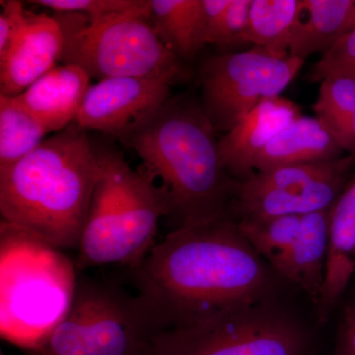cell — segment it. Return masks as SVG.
Listing matches in <instances>:
<instances>
[{
	"label": "cell",
	"instance_id": "484cf974",
	"mask_svg": "<svg viewBox=\"0 0 355 355\" xmlns=\"http://www.w3.org/2000/svg\"><path fill=\"white\" fill-rule=\"evenodd\" d=\"M30 3L46 7L55 13H79L97 18L144 8L149 0H33Z\"/></svg>",
	"mask_w": 355,
	"mask_h": 355
},
{
	"label": "cell",
	"instance_id": "7402d4cb",
	"mask_svg": "<svg viewBox=\"0 0 355 355\" xmlns=\"http://www.w3.org/2000/svg\"><path fill=\"white\" fill-rule=\"evenodd\" d=\"M48 133L17 98L0 95V167L31 153Z\"/></svg>",
	"mask_w": 355,
	"mask_h": 355
},
{
	"label": "cell",
	"instance_id": "8fae6325",
	"mask_svg": "<svg viewBox=\"0 0 355 355\" xmlns=\"http://www.w3.org/2000/svg\"><path fill=\"white\" fill-rule=\"evenodd\" d=\"M170 99L171 85L157 79H103L89 88L76 123L121 140Z\"/></svg>",
	"mask_w": 355,
	"mask_h": 355
},
{
	"label": "cell",
	"instance_id": "e0dca14e",
	"mask_svg": "<svg viewBox=\"0 0 355 355\" xmlns=\"http://www.w3.org/2000/svg\"><path fill=\"white\" fill-rule=\"evenodd\" d=\"M347 155L335 135L317 116H300L284 128L253 163L254 172L284 166L327 162Z\"/></svg>",
	"mask_w": 355,
	"mask_h": 355
},
{
	"label": "cell",
	"instance_id": "30bf717a",
	"mask_svg": "<svg viewBox=\"0 0 355 355\" xmlns=\"http://www.w3.org/2000/svg\"><path fill=\"white\" fill-rule=\"evenodd\" d=\"M355 169L354 156L256 172L239 182L232 205L237 219L303 216L331 209Z\"/></svg>",
	"mask_w": 355,
	"mask_h": 355
},
{
	"label": "cell",
	"instance_id": "277c9868",
	"mask_svg": "<svg viewBox=\"0 0 355 355\" xmlns=\"http://www.w3.org/2000/svg\"><path fill=\"white\" fill-rule=\"evenodd\" d=\"M100 172L74 263L77 272L121 265L135 270L154 247L159 220L174 211L165 187L137 171L118 149L95 146Z\"/></svg>",
	"mask_w": 355,
	"mask_h": 355
},
{
	"label": "cell",
	"instance_id": "44dd1931",
	"mask_svg": "<svg viewBox=\"0 0 355 355\" xmlns=\"http://www.w3.org/2000/svg\"><path fill=\"white\" fill-rule=\"evenodd\" d=\"M313 109L317 118L335 135L345 153L355 157V79H324Z\"/></svg>",
	"mask_w": 355,
	"mask_h": 355
},
{
	"label": "cell",
	"instance_id": "d4e9b609",
	"mask_svg": "<svg viewBox=\"0 0 355 355\" xmlns=\"http://www.w3.org/2000/svg\"><path fill=\"white\" fill-rule=\"evenodd\" d=\"M252 0H231L210 33L209 44L221 49H233L247 44L246 33L249 24Z\"/></svg>",
	"mask_w": 355,
	"mask_h": 355
},
{
	"label": "cell",
	"instance_id": "83f0119b",
	"mask_svg": "<svg viewBox=\"0 0 355 355\" xmlns=\"http://www.w3.org/2000/svg\"><path fill=\"white\" fill-rule=\"evenodd\" d=\"M334 355H355V308L352 305L343 311Z\"/></svg>",
	"mask_w": 355,
	"mask_h": 355
},
{
	"label": "cell",
	"instance_id": "2e32d148",
	"mask_svg": "<svg viewBox=\"0 0 355 355\" xmlns=\"http://www.w3.org/2000/svg\"><path fill=\"white\" fill-rule=\"evenodd\" d=\"M330 212L306 214L288 250L270 263L279 277L307 294L315 306L323 289L330 239Z\"/></svg>",
	"mask_w": 355,
	"mask_h": 355
},
{
	"label": "cell",
	"instance_id": "ac0fdd59",
	"mask_svg": "<svg viewBox=\"0 0 355 355\" xmlns=\"http://www.w3.org/2000/svg\"><path fill=\"white\" fill-rule=\"evenodd\" d=\"M354 30V0H299L289 55L305 62L312 55H324Z\"/></svg>",
	"mask_w": 355,
	"mask_h": 355
},
{
	"label": "cell",
	"instance_id": "d6986e66",
	"mask_svg": "<svg viewBox=\"0 0 355 355\" xmlns=\"http://www.w3.org/2000/svg\"><path fill=\"white\" fill-rule=\"evenodd\" d=\"M161 41L183 62L207 44L200 0H150V18Z\"/></svg>",
	"mask_w": 355,
	"mask_h": 355
},
{
	"label": "cell",
	"instance_id": "4fadbf2b",
	"mask_svg": "<svg viewBox=\"0 0 355 355\" xmlns=\"http://www.w3.org/2000/svg\"><path fill=\"white\" fill-rule=\"evenodd\" d=\"M300 107L286 98H268L218 139L222 166L236 181L254 174V159L272 140L302 116Z\"/></svg>",
	"mask_w": 355,
	"mask_h": 355
},
{
	"label": "cell",
	"instance_id": "3957f363",
	"mask_svg": "<svg viewBox=\"0 0 355 355\" xmlns=\"http://www.w3.org/2000/svg\"><path fill=\"white\" fill-rule=\"evenodd\" d=\"M121 141L137 153L147 173L163 182L180 226L232 214L239 182L222 166L216 130L202 105L171 98Z\"/></svg>",
	"mask_w": 355,
	"mask_h": 355
},
{
	"label": "cell",
	"instance_id": "9c48e42d",
	"mask_svg": "<svg viewBox=\"0 0 355 355\" xmlns=\"http://www.w3.org/2000/svg\"><path fill=\"white\" fill-rule=\"evenodd\" d=\"M303 64L257 46L207 58L200 69L202 106L216 132H228L261 102L282 95Z\"/></svg>",
	"mask_w": 355,
	"mask_h": 355
},
{
	"label": "cell",
	"instance_id": "7a4b0ae2",
	"mask_svg": "<svg viewBox=\"0 0 355 355\" xmlns=\"http://www.w3.org/2000/svg\"><path fill=\"white\" fill-rule=\"evenodd\" d=\"M99 172L95 146L74 121L0 167L1 220L64 251L77 250Z\"/></svg>",
	"mask_w": 355,
	"mask_h": 355
},
{
	"label": "cell",
	"instance_id": "8992f818",
	"mask_svg": "<svg viewBox=\"0 0 355 355\" xmlns=\"http://www.w3.org/2000/svg\"><path fill=\"white\" fill-rule=\"evenodd\" d=\"M62 33V64L84 70L97 81L119 77L157 79L173 85L190 77L184 62L159 38L144 8L104 17L55 13Z\"/></svg>",
	"mask_w": 355,
	"mask_h": 355
},
{
	"label": "cell",
	"instance_id": "603a6c76",
	"mask_svg": "<svg viewBox=\"0 0 355 355\" xmlns=\"http://www.w3.org/2000/svg\"><path fill=\"white\" fill-rule=\"evenodd\" d=\"M301 219L302 216H284L265 219H237V222L245 239L270 265L286 253L295 240Z\"/></svg>",
	"mask_w": 355,
	"mask_h": 355
},
{
	"label": "cell",
	"instance_id": "cb8c5ba5",
	"mask_svg": "<svg viewBox=\"0 0 355 355\" xmlns=\"http://www.w3.org/2000/svg\"><path fill=\"white\" fill-rule=\"evenodd\" d=\"M329 77H349L355 79V30L338 40L311 67L307 76L310 83H321Z\"/></svg>",
	"mask_w": 355,
	"mask_h": 355
},
{
	"label": "cell",
	"instance_id": "f1b7e54d",
	"mask_svg": "<svg viewBox=\"0 0 355 355\" xmlns=\"http://www.w3.org/2000/svg\"><path fill=\"white\" fill-rule=\"evenodd\" d=\"M350 304H352V306H354V307H355V298L354 299V300H352V302L350 303Z\"/></svg>",
	"mask_w": 355,
	"mask_h": 355
},
{
	"label": "cell",
	"instance_id": "ba28073f",
	"mask_svg": "<svg viewBox=\"0 0 355 355\" xmlns=\"http://www.w3.org/2000/svg\"><path fill=\"white\" fill-rule=\"evenodd\" d=\"M313 338L277 300L167 329L141 355H312Z\"/></svg>",
	"mask_w": 355,
	"mask_h": 355
},
{
	"label": "cell",
	"instance_id": "4316f807",
	"mask_svg": "<svg viewBox=\"0 0 355 355\" xmlns=\"http://www.w3.org/2000/svg\"><path fill=\"white\" fill-rule=\"evenodd\" d=\"M0 13V55L6 53L24 24L26 9L22 2L1 1Z\"/></svg>",
	"mask_w": 355,
	"mask_h": 355
},
{
	"label": "cell",
	"instance_id": "52a82bcc",
	"mask_svg": "<svg viewBox=\"0 0 355 355\" xmlns=\"http://www.w3.org/2000/svg\"><path fill=\"white\" fill-rule=\"evenodd\" d=\"M160 331L139 294H130L113 282L78 272L69 310L34 354L141 355Z\"/></svg>",
	"mask_w": 355,
	"mask_h": 355
},
{
	"label": "cell",
	"instance_id": "5bb4252c",
	"mask_svg": "<svg viewBox=\"0 0 355 355\" xmlns=\"http://www.w3.org/2000/svg\"><path fill=\"white\" fill-rule=\"evenodd\" d=\"M91 80L78 67L62 64L46 72L16 98L49 133H57L76 121L92 85Z\"/></svg>",
	"mask_w": 355,
	"mask_h": 355
},
{
	"label": "cell",
	"instance_id": "9a60e30c",
	"mask_svg": "<svg viewBox=\"0 0 355 355\" xmlns=\"http://www.w3.org/2000/svg\"><path fill=\"white\" fill-rule=\"evenodd\" d=\"M355 272V169L330 212L328 260L317 321L330 320Z\"/></svg>",
	"mask_w": 355,
	"mask_h": 355
},
{
	"label": "cell",
	"instance_id": "6da1fadb",
	"mask_svg": "<svg viewBox=\"0 0 355 355\" xmlns=\"http://www.w3.org/2000/svg\"><path fill=\"white\" fill-rule=\"evenodd\" d=\"M132 272L161 331L275 300L279 289L233 214L179 226Z\"/></svg>",
	"mask_w": 355,
	"mask_h": 355
},
{
	"label": "cell",
	"instance_id": "7c38bea8",
	"mask_svg": "<svg viewBox=\"0 0 355 355\" xmlns=\"http://www.w3.org/2000/svg\"><path fill=\"white\" fill-rule=\"evenodd\" d=\"M64 33L55 16L26 11L24 24L0 55V95L16 97L57 67Z\"/></svg>",
	"mask_w": 355,
	"mask_h": 355
},
{
	"label": "cell",
	"instance_id": "5b68a950",
	"mask_svg": "<svg viewBox=\"0 0 355 355\" xmlns=\"http://www.w3.org/2000/svg\"><path fill=\"white\" fill-rule=\"evenodd\" d=\"M77 279L64 250L1 220L2 338L36 352L69 310Z\"/></svg>",
	"mask_w": 355,
	"mask_h": 355
},
{
	"label": "cell",
	"instance_id": "ffe728a7",
	"mask_svg": "<svg viewBox=\"0 0 355 355\" xmlns=\"http://www.w3.org/2000/svg\"><path fill=\"white\" fill-rule=\"evenodd\" d=\"M299 0H252L247 44L266 51L273 57H289L292 30Z\"/></svg>",
	"mask_w": 355,
	"mask_h": 355
}]
</instances>
